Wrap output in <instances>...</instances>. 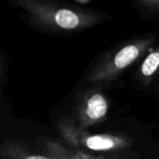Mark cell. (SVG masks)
<instances>
[{
  "label": "cell",
  "mask_w": 159,
  "mask_h": 159,
  "mask_svg": "<svg viewBox=\"0 0 159 159\" xmlns=\"http://www.w3.org/2000/svg\"><path fill=\"white\" fill-rule=\"evenodd\" d=\"M28 26L53 35H73L102 23L113 16L62 0H7Z\"/></svg>",
  "instance_id": "cell-1"
},
{
  "label": "cell",
  "mask_w": 159,
  "mask_h": 159,
  "mask_svg": "<svg viewBox=\"0 0 159 159\" xmlns=\"http://www.w3.org/2000/svg\"><path fill=\"white\" fill-rule=\"evenodd\" d=\"M156 39L154 34H145L125 40L108 49L88 72L85 82L101 87L115 82L144 58L155 46Z\"/></svg>",
  "instance_id": "cell-2"
},
{
  "label": "cell",
  "mask_w": 159,
  "mask_h": 159,
  "mask_svg": "<svg viewBox=\"0 0 159 159\" xmlns=\"http://www.w3.org/2000/svg\"><path fill=\"white\" fill-rule=\"evenodd\" d=\"M59 133L66 144L89 152L117 154L129 151L135 143L129 134L108 132L92 134L77 125L74 116H63L57 123Z\"/></svg>",
  "instance_id": "cell-3"
},
{
  "label": "cell",
  "mask_w": 159,
  "mask_h": 159,
  "mask_svg": "<svg viewBox=\"0 0 159 159\" xmlns=\"http://www.w3.org/2000/svg\"><path fill=\"white\" fill-rule=\"evenodd\" d=\"M109 111L110 101L102 87L89 85L77 94L73 116L79 127L89 129L104 123Z\"/></svg>",
  "instance_id": "cell-4"
},
{
  "label": "cell",
  "mask_w": 159,
  "mask_h": 159,
  "mask_svg": "<svg viewBox=\"0 0 159 159\" xmlns=\"http://www.w3.org/2000/svg\"><path fill=\"white\" fill-rule=\"evenodd\" d=\"M42 152L48 159H103L117 158L120 156L116 154H101L89 152L83 149L74 148L64 142L45 139L42 144Z\"/></svg>",
  "instance_id": "cell-5"
},
{
  "label": "cell",
  "mask_w": 159,
  "mask_h": 159,
  "mask_svg": "<svg viewBox=\"0 0 159 159\" xmlns=\"http://www.w3.org/2000/svg\"><path fill=\"white\" fill-rule=\"evenodd\" d=\"M0 157L7 159H48L44 154L34 151L24 140L7 139L0 146Z\"/></svg>",
  "instance_id": "cell-6"
},
{
  "label": "cell",
  "mask_w": 159,
  "mask_h": 159,
  "mask_svg": "<svg viewBox=\"0 0 159 159\" xmlns=\"http://www.w3.org/2000/svg\"><path fill=\"white\" fill-rule=\"evenodd\" d=\"M159 75V44L148 51L142 60V63L137 71V80L145 87L150 86Z\"/></svg>",
  "instance_id": "cell-7"
},
{
  "label": "cell",
  "mask_w": 159,
  "mask_h": 159,
  "mask_svg": "<svg viewBox=\"0 0 159 159\" xmlns=\"http://www.w3.org/2000/svg\"><path fill=\"white\" fill-rule=\"evenodd\" d=\"M141 8L144 11L152 13V14H159V0H135Z\"/></svg>",
  "instance_id": "cell-8"
},
{
  "label": "cell",
  "mask_w": 159,
  "mask_h": 159,
  "mask_svg": "<svg viewBox=\"0 0 159 159\" xmlns=\"http://www.w3.org/2000/svg\"><path fill=\"white\" fill-rule=\"evenodd\" d=\"M75 2L78 3V4H82V5H85V4H88L89 3L91 0H74Z\"/></svg>",
  "instance_id": "cell-9"
}]
</instances>
